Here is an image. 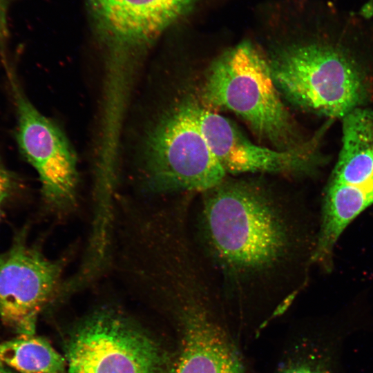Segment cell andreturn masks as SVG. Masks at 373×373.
Wrapping results in <instances>:
<instances>
[{
	"instance_id": "cell-15",
	"label": "cell",
	"mask_w": 373,
	"mask_h": 373,
	"mask_svg": "<svg viewBox=\"0 0 373 373\" xmlns=\"http://www.w3.org/2000/svg\"><path fill=\"white\" fill-rule=\"evenodd\" d=\"M280 373H326L318 365L309 363H298L285 368Z\"/></svg>"
},
{
	"instance_id": "cell-8",
	"label": "cell",
	"mask_w": 373,
	"mask_h": 373,
	"mask_svg": "<svg viewBox=\"0 0 373 373\" xmlns=\"http://www.w3.org/2000/svg\"><path fill=\"white\" fill-rule=\"evenodd\" d=\"M331 122L328 120L303 146L280 151L254 144L231 121L202 104L200 111L207 142L225 173L231 176L258 174L299 178L315 174L324 163L321 144Z\"/></svg>"
},
{
	"instance_id": "cell-13",
	"label": "cell",
	"mask_w": 373,
	"mask_h": 373,
	"mask_svg": "<svg viewBox=\"0 0 373 373\" xmlns=\"http://www.w3.org/2000/svg\"><path fill=\"white\" fill-rule=\"evenodd\" d=\"M15 175L4 166L0 160V219L7 202L17 188Z\"/></svg>"
},
{
	"instance_id": "cell-4",
	"label": "cell",
	"mask_w": 373,
	"mask_h": 373,
	"mask_svg": "<svg viewBox=\"0 0 373 373\" xmlns=\"http://www.w3.org/2000/svg\"><path fill=\"white\" fill-rule=\"evenodd\" d=\"M207 108L227 109L275 149L292 150L304 138L285 107L262 48L250 39L227 48L208 67L200 93Z\"/></svg>"
},
{
	"instance_id": "cell-14",
	"label": "cell",
	"mask_w": 373,
	"mask_h": 373,
	"mask_svg": "<svg viewBox=\"0 0 373 373\" xmlns=\"http://www.w3.org/2000/svg\"><path fill=\"white\" fill-rule=\"evenodd\" d=\"M8 0H0V50L4 55L9 37L8 23Z\"/></svg>"
},
{
	"instance_id": "cell-1",
	"label": "cell",
	"mask_w": 373,
	"mask_h": 373,
	"mask_svg": "<svg viewBox=\"0 0 373 373\" xmlns=\"http://www.w3.org/2000/svg\"><path fill=\"white\" fill-rule=\"evenodd\" d=\"M296 196L262 175L229 176L196 195L191 231L221 302L284 309L307 282L314 241Z\"/></svg>"
},
{
	"instance_id": "cell-12",
	"label": "cell",
	"mask_w": 373,
	"mask_h": 373,
	"mask_svg": "<svg viewBox=\"0 0 373 373\" xmlns=\"http://www.w3.org/2000/svg\"><path fill=\"white\" fill-rule=\"evenodd\" d=\"M0 361L19 373H64L65 360L35 334H20L0 343Z\"/></svg>"
},
{
	"instance_id": "cell-9",
	"label": "cell",
	"mask_w": 373,
	"mask_h": 373,
	"mask_svg": "<svg viewBox=\"0 0 373 373\" xmlns=\"http://www.w3.org/2000/svg\"><path fill=\"white\" fill-rule=\"evenodd\" d=\"M68 373H158L155 343L119 314L95 313L80 325L67 351Z\"/></svg>"
},
{
	"instance_id": "cell-3",
	"label": "cell",
	"mask_w": 373,
	"mask_h": 373,
	"mask_svg": "<svg viewBox=\"0 0 373 373\" xmlns=\"http://www.w3.org/2000/svg\"><path fill=\"white\" fill-rule=\"evenodd\" d=\"M201 104L179 93L147 127L138 164L142 193L153 198L199 194L227 176L202 133Z\"/></svg>"
},
{
	"instance_id": "cell-16",
	"label": "cell",
	"mask_w": 373,
	"mask_h": 373,
	"mask_svg": "<svg viewBox=\"0 0 373 373\" xmlns=\"http://www.w3.org/2000/svg\"><path fill=\"white\" fill-rule=\"evenodd\" d=\"M0 373H15L12 369L7 367L0 361Z\"/></svg>"
},
{
	"instance_id": "cell-10",
	"label": "cell",
	"mask_w": 373,
	"mask_h": 373,
	"mask_svg": "<svg viewBox=\"0 0 373 373\" xmlns=\"http://www.w3.org/2000/svg\"><path fill=\"white\" fill-rule=\"evenodd\" d=\"M65 260H50L30 246L26 233L0 253V319L20 334H35L39 312L63 285Z\"/></svg>"
},
{
	"instance_id": "cell-6",
	"label": "cell",
	"mask_w": 373,
	"mask_h": 373,
	"mask_svg": "<svg viewBox=\"0 0 373 373\" xmlns=\"http://www.w3.org/2000/svg\"><path fill=\"white\" fill-rule=\"evenodd\" d=\"M341 146L323 195L313 259L333 262L334 247L347 227L373 204V111L354 109L342 119Z\"/></svg>"
},
{
	"instance_id": "cell-2",
	"label": "cell",
	"mask_w": 373,
	"mask_h": 373,
	"mask_svg": "<svg viewBox=\"0 0 373 373\" xmlns=\"http://www.w3.org/2000/svg\"><path fill=\"white\" fill-rule=\"evenodd\" d=\"M256 19L269 39L262 50L276 86L294 106L332 120L373 97L364 29L356 20L307 0H272L258 9Z\"/></svg>"
},
{
	"instance_id": "cell-11",
	"label": "cell",
	"mask_w": 373,
	"mask_h": 373,
	"mask_svg": "<svg viewBox=\"0 0 373 373\" xmlns=\"http://www.w3.org/2000/svg\"><path fill=\"white\" fill-rule=\"evenodd\" d=\"M220 300L209 285L188 283L171 303L183 326L180 352L173 373H243L240 358L220 327Z\"/></svg>"
},
{
	"instance_id": "cell-5",
	"label": "cell",
	"mask_w": 373,
	"mask_h": 373,
	"mask_svg": "<svg viewBox=\"0 0 373 373\" xmlns=\"http://www.w3.org/2000/svg\"><path fill=\"white\" fill-rule=\"evenodd\" d=\"M236 0H86L103 52L104 75L135 79L142 61L167 30L202 18Z\"/></svg>"
},
{
	"instance_id": "cell-7",
	"label": "cell",
	"mask_w": 373,
	"mask_h": 373,
	"mask_svg": "<svg viewBox=\"0 0 373 373\" xmlns=\"http://www.w3.org/2000/svg\"><path fill=\"white\" fill-rule=\"evenodd\" d=\"M8 75L20 151L38 174L47 207L56 213H67L77 203L79 178L75 153L60 128L30 102L14 74L8 71Z\"/></svg>"
}]
</instances>
